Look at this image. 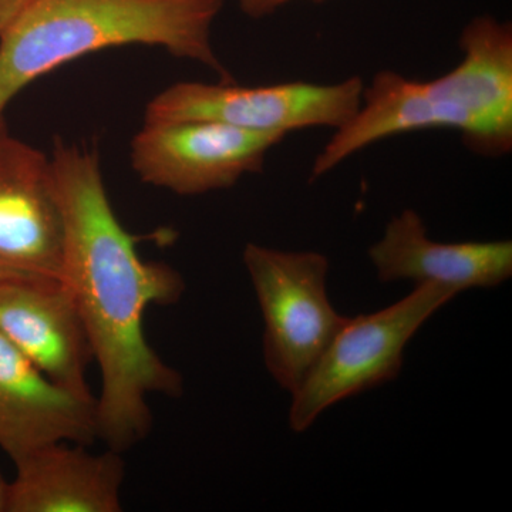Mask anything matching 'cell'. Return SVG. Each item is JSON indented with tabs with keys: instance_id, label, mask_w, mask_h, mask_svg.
<instances>
[{
	"instance_id": "obj_12",
	"label": "cell",
	"mask_w": 512,
	"mask_h": 512,
	"mask_svg": "<svg viewBox=\"0 0 512 512\" xmlns=\"http://www.w3.org/2000/svg\"><path fill=\"white\" fill-rule=\"evenodd\" d=\"M56 441L16 460L8 512H120L126 464L120 451L92 453Z\"/></svg>"
},
{
	"instance_id": "obj_14",
	"label": "cell",
	"mask_w": 512,
	"mask_h": 512,
	"mask_svg": "<svg viewBox=\"0 0 512 512\" xmlns=\"http://www.w3.org/2000/svg\"><path fill=\"white\" fill-rule=\"evenodd\" d=\"M292 2L295 0H238L241 12L251 19L268 18ZM311 2L322 3L326 0H311Z\"/></svg>"
},
{
	"instance_id": "obj_5",
	"label": "cell",
	"mask_w": 512,
	"mask_h": 512,
	"mask_svg": "<svg viewBox=\"0 0 512 512\" xmlns=\"http://www.w3.org/2000/svg\"><path fill=\"white\" fill-rule=\"evenodd\" d=\"M365 82H288L239 86L235 82H183L167 87L147 104L144 123L215 121L255 133L286 134L306 128L336 130L362 103Z\"/></svg>"
},
{
	"instance_id": "obj_7",
	"label": "cell",
	"mask_w": 512,
	"mask_h": 512,
	"mask_svg": "<svg viewBox=\"0 0 512 512\" xmlns=\"http://www.w3.org/2000/svg\"><path fill=\"white\" fill-rule=\"evenodd\" d=\"M64 217L52 158L0 127V284L62 279Z\"/></svg>"
},
{
	"instance_id": "obj_15",
	"label": "cell",
	"mask_w": 512,
	"mask_h": 512,
	"mask_svg": "<svg viewBox=\"0 0 512 512\" xmlns=\"http://www.w3.org/2000/svg\"><path fill=\"white\" fill-rule=\"evenodd\" d=\"M32 0H0V35Z\"/></svg>"
},
{
	"instance_id": "obj_6",
	"label": "cell",
	"mask_w": 512,
	"mask_h": 512,
	"mask_svg": "<svg viewBox=\"0 0 512 512\" xmlns=\"http://www.w3.org/2000/svg\"><path fill=\"white\" fill-rule=\"evenodd\" d=\"M284 138L215 121L144 123L131 140V167L144 184L194 197L261 173L269 151Z\"/></svg>"
},
{
	"instance_id": "obj_16",
	"label": "cell",
	"mask_w": 512,
	"mask_h": 512,
	"mask_svg": "<svg viewBox=\"0 0 512 512\" xmlns=\"http://www.w3.org/2000/svg\"><path fill=\"white\" fill-rule=\"evenodd\" d=\"M9 485L10 481L0 471V512H8Z\"/></svg>"
},
{
	"instance_id": "obj_2",
	"label": "cell",
	"mask_w": 512,
	"mask_h": 512,
	"mask_svg": "<svg viewBox=\"0 0 512 512\" xmlns=\"http://www.w3.org/2000/svg\"><path fill=\"white\" fill-rule=\"evenodd\" d=\"M227 0H32L0 35V127L29 84L101 50L143 45L167 50L234 82L212 45Z\"/></svg>"
},
{
	"instance_id": "obj_9",
	"label": "cell",
	"mask_w": 512,
	"mask_h": 512,
	"mask_svg": "<svg viewBox=\"0 0 512 512\" xmlns=\"http://www.w3.org/2000/svg\"><path fill=\"white\" fill-rule=\"evenodd\" d=\"M0 333L52 382L96 397L87 380L92 348L62 279L0 284Z\"/></svg>"
},
{
	"instance_id": "obj_10",
	"label": "cell",
	"mask_w": 512,
	"mask_h": 512,
	"mask_svg": "<svg viewBox=\"0 0 512 512\" xmlns=\"http://www.w3.org/2000/svg\"><path fill=\"white\" fill-rule=\"evenodd\" d=\"M369 259L384 284L409 281L456 289L494 288L512 276V242H439L429 237L419 212L394 215Z\"/></svg>"
},
{
	"instance_id": "obj_4",
	"label": "cell",
	"mask_w": 512,
	"mask_h": 512,
	"mask_svg": "<svg viewBox=\"0 0 512 512\" xmlns=\"http://www.w3.org/2000/svg\"><path fill=\"white\" fill-rule=\"evenodd\" d=\"M242 261L264 318L266 370L293 394L345 322L329 299L328 258L247 244Z\"/></svg>"
},
{
	"instance_id": "obj_13",
	"label": "cell",
	"mask_w": 512,
	"mask_h": 512,
	"mask_svg": "<svg viewBox=\"0 0 512 512\" xmlns=\"http://www.w3.org/2000/svg\"><path fill=\"white\" fill-rule=\"evenodd\" d=\"M463 131V120L439 99L429 82L407 79L393 70L376 73L363 89L359 109L336 128L313 160L311 181L325 177L366 147L400 134L423 130Z\"/></svg>"
},
{
	"instance_id": "obj_3",
	"label": "cell",
	"mask_w": 512,
	"mask_h": 512,
	"mask_svg": "<svg viewBox=\"0 0 512 512\" xmlns=\"http://www.w3.org/2000/svg\"><path fill=\"white\" fill-rule=\"evenodd\" d=\"M456 289L427 284L382 311L345 318L301 386L291 394L289 427L303 433L320 414L349 397L393 382L402 372L404 350Z\"/></svg>"
},
{
	"instance_id": "obj_8",
	"label": "cell",
	"mask_w": 512,
	"mask_h": 512,
	"mask_svg": "<svg viewBox=\"0 0 512 512\" xmlns=\"http://www.w3.org/2000/svg\"><path fill=\"white\" fill-rule=\"evenodd\" d=\"M463 59L429 80L431 90L463 117L461 134L471 153L504 157L512 151V26L491 15L474 16L458 39Z\"/></svg>"
},
{
	"instance_id": "obj_1",
	"label": "cell",
	"mask_w": 512,
	"mask_h": 512,
	"mask_svg": "<svg viewBox=\"0 0 512 512\" xmlns=\"http://www.w3.org/2000/svg\"><path fill=\"white\" fill-rule=\"evenodd\" d=\"M50 158L64 217L62 281L100 370L97 431L123 453L150 433V397L184 392L183 377L148 342L144 315L180 301L185 282L173 266L138 254L111 205L97 150L57 140Z\"/></svg>"
},
{
	"instance_id": "obj_11",
	"label": "cell",
	"mask_w": 512,
	"mask_h": 512,
	"mask_svg": "<svg viewBox=\"0 0 512 512\" xmlns=\"http://www.w3.org/2000/svg\"><path fill=\"white\" fill-rule=\"evenodd\" d=\"M97 439L96 397L52 382L0 333V448L10 460L56 441L90 446Z\"/></svg>"
}]
</instances>
